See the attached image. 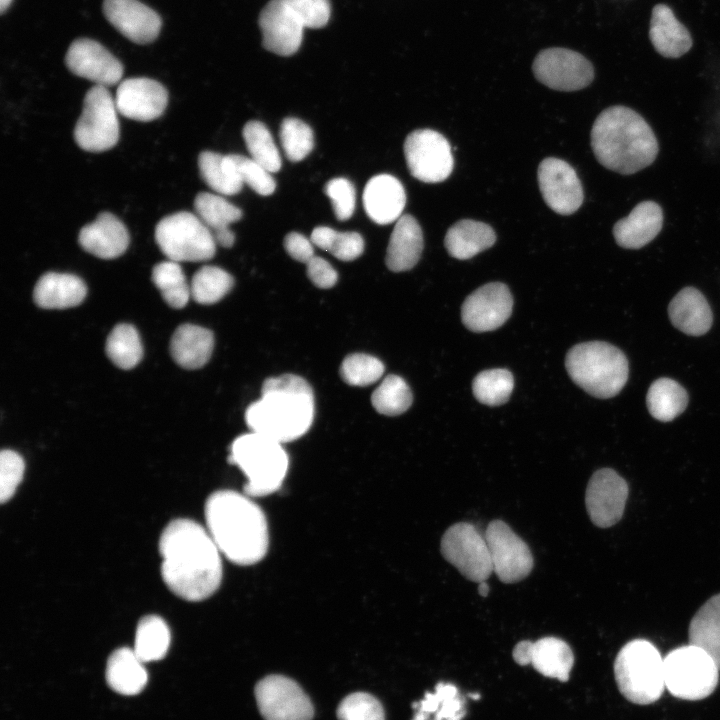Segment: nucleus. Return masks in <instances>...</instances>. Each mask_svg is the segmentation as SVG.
I'll use <instances>...</instances> for the list:
<instances>
[{
	"label": "nucleus",
	"instance_id": "obj_23",
	"mask_svg": "<svg viewBox=\"0 0 720 720\" xmlns=\"http://www.w3.org/2000/svg\"><path fill=\"white\" fill-rule=\"evenodd\" d=\"M103 12L111 25L134 43L148 44L159 35L160 16L138 0H104Z\"/></svg>",
	"mask_w": 720,
	"mask_h": 720
},
{
	"label": "nucleus",
	"instance_id": "obj_42",
	"mask_svg": "<svg viewBox=\"0 0 720 720\" xmlns=\"http://www.w3.org/2000/svg\"><path fill=\"white\" fill-rule=\"evenodd\" d=\"M233 285L234 279L227 271L217 266L204 265L191 280V297L199 304H213L220 301Z\"/></svg>",
	"mask_w": 720,
	"mask_h": 720
},
{
	"label": "nucleus",
	"instance_id": "obj_58",
	"mask_svg": "<svg viewBox=\"0 0 720 720\" xmlns=\"http://www.w3.org/2000/svg\"><path fill=\"white\" fill-rule=\"evenodd\" d=\"M12 0H0V11L4 13L10 6Z\"/></svg>",
	"mask_w": 720,
	"mask_h": 720
},
{
	"label": "nucleus",
	"instance_id": "obj_26",
	"mask_svg": "<svg viewBox=\"0 0 720 720\" xmlns=\"http://www.w3.org/2000/svg\"><path fill=\"white\" fill-rule=\"evenodd\" d=\"M663 211L654 201L637 204L630 214L613 227L616 243L626 249H639L650 243L661 231Z\"/></svg>",
	"mask_w": 720,
	"mask_h": 720
},
{
	"label": "nucleus",
	"instance_id": "obj_7",
	"mask_svg": "<svg viewBox=\"0 0 720 720\" xmlns=\"http://www.w3.org/2000/svg\"><path fill=\"white\" fill-rule=\"evenodd\" d=\"M664 657L648 640L626 643L614 662V675L620 693L630 702L647 705L657 701L666 689Z\"/></svg>",
	"mask_w": 720,
	"mask_h": 720
},
{
	"label": "nucleus",
	"instance_id": "obj_40",
	"mask_svg": "<svg viewBox=\"0 0 720 720\" xmlns=\"http://www.w3.org/2000/svg\"><path fill=\"white\" fill-rule=\"evenodd\" d=\"M198 167L203 181L217 194L231 196L241 191L243 183L232 171L224 155L202 151L198 157Z\"/></svg>",
	"mask_w": 720,
	"mask_h": 720
},
{
	"label": "nucleus",
	"instance_id": "obj_32",
	"mask_svg": "<svg viewBox=\"0 0 720 720\" xmlns=\"http://www.w3.org/2000/svg\"><path fill=\"white\" fill-rule=\"evenodd\" d=\"M495 241L496 235L491 226L480 221L463 219L448 229L444 245L450 256L466 260L490 248Z\"/></svg>",
	"mask_w": 720,
	"mask_h": 720
},
{
	"label": "nucleus",
	"instance_id": "obj_48",
	"mask_svg": "<svg viewBox=\"0 0 720 720\" xmlns=\"http://www.w3.org/2000/svg\"><path fill=\"white\" fill-rule=\"evenodd\" d=\"M226 162L241 182L248 185L253 191L262 196L274 193L276 181L261 164L250 157L243 155H225Z\"/></svg>",
	"mask_w": 720,
	"mask_h": 720
},
{
	"label": "nucleus",
	"instance_id": "obj_55",
	"mask_svg": "<svg viewBox=\"0 0 720 720\" xmlns=\"http://www.w3.org/2000/svg\"><path fill=\"white\" fill-rule=\"evenodd\" d=\"M286 252L296 261L307 263L314 255V244L298 232H291L284 238Z\"/></svg>",
	"mask_w": 720,
	"mask_h": 720
},
{
	"label": "nucleus",
	"instance_id": "obj_28",
	"mask_svg": "<svg viewBox=\"0 0 720 720\" xmlns=\"http://www.w3.org/2000/svg\"><path fill=\"white\" fill-rule=\"evenodd\" d=\"M422 250L423 233L418 221L412 215H402L390 235L385 257L388 269L393 272L412 269Z\"/></svg>",
	"mask_w": 720,
	"mask_h": 720
},
{
	"label": "nucleus",
	"instance_id": "obj_34",
	"mask_svg": "<svg viewBox=\"0 0 720 720\" xmlns=\"http://www.w3.org/2000/svg\"><path fill=\"white\" fill-rule=\"evenodd\" d=\"M412 707V720H462L466 715L465 699L451 683L439 682Z\"/></svg>",
	"mask_w": 720,
	"mask_h": 720
},
{
	"label": "nucleus",
	"instance_id": "obj_30",
	"mask_svg": "<svg viewBox=\"0 0 720 720\" xmlns=\"http://www.w3.org/2000/svg\"><path fill=\"white\" fill-rule=\"evenodd\" d=\"M671 323L685 334H705L712 325V312L703 294L686 287L679 291L668 307Z\"/></svg>",
	"mask_w": 720,
	"mask_h": 720
},
{
	"label": "nucleus",
	"instance_id": "obj_20",
	"mask_svg": "<svg viewBox=\"0 0 720 720\" xmlns=\"http://www.w3.org/2000/svg\"><path fill=\"white\" fill-rule=\"evenodd\" d=\"M168 103L166 88L154 79L133 77L120 82L115 104L122 116L141 122L159 118Z\"/></svg>",
	"mask_w": 720,
	"mask_h": 720
},
{
	"label": "nucleus",
	"instance_id": "obj_3",
	"mask_svg": "<svg viewBox=\"0 0 720 720\" xmlns=\"http://www.w3.org/2000/svg\"><path fill=\"white\" fill-rule=\"evenodd\" d=\"M261 397L248 406V428L280 443L302 437L314 420V393L302 377L284 374L264 381Z\"/></svg>",
	"mask_w": 720,
	"mask_h": 720
},
{
	"label": "nucleus",
	"instance_id": "obj_37",
	"mask_svg": "<svg viewBox=\"0 0 720 720\" xmlns=\"http://www.w3.org/2000/svg\"><path fill=\"white\" fill-rule=\"evenodd\" d=\"M170 641L166 622L157 615H147L138 622L133 650L144 663L157 661L166 655Z\"/></svg>",
	"mask_w": 720,
	"mask_h": 720
},
{
	"label": "nucleus",
	"instance_id": "obj_5",
	"mask_svg": "<svg viewBox=\"0 0 720 720\" xmlns=\"http://www.w3.org/2000/svg\"><path fill=\"white\" fill-rule=\"evenodd\" d=\"M565 366L574 383L601 399L616 396L625 386L629 373L624 353L601 341L573 346L566 355Z\"/></svg>",
	"mask_w": 720,
	"mask_h": 720
},
{
	"label": "nucleus",
	"instance_id": "obj_27",
	"mask_svg": "<svg viewBox=\"0 0 720 720\" xmlns=\"http://www.w3.org/2000/svg\"><path fill=\"white\" fill-rule=\"evenodd\" d=\"M649 37L654 49L663 57L679 58L692 47L687 28L677 20L672 9L665 4L653 7Z\"/></svg>",
	"mask_w": 720,
	"mask_h": 720
},
{
	"label": "nucleus",
	"instance_id": "obj_51",
	"mask_svg": "<svg viewBox=\"0 0 720 720\" xmlns=\"http://www.w3.org/2000/svg\"><path fill=\"white\" fill-rule=\"evenodd\" d=\"M25 470L23 458L17 452L4 449L0 454V500H10L21 482Z\"/></svg>",
	"mask_w": 720,
	"mask_h": 720
},
{
	"label": "nucleus",
	"instance_id": "obj_17",
	"mask_svg": "<svg viewBox=\"0 0 720 720\" xmlns=\"http://www.w3.org/2000/svg\"><path fill=\"white\" fill-rule=\"evenodd\" d=\"M537 178L542 197L554 212L570 215L582 205L584 193L581 181L566 161L545 158L538 166Z\"/></svg>",
	"mask_w": 720,
	"mask_h": 720
},
{
	"label": "nucleus",
	"instance_id": "obj_54",
	"mask_svg": "<svg viewBox=\"0 0 720 720\" xmlns=\"http://www.w3.org/2000/svg\"><path fill=\"white\" fill-rule=\"evenodd\" d=\"M307 276L318 288L333 287L338 279L336 270L325 259L314 256L307 263Z\"/></svg>",
	"mask_w": 720,
	"mask_h": 720
},
{
	"label": "nucleus",
	"instance_id": "obj_56",
	"mask_svg": "<svg viewBox=\"0 0 720 720\" xmlns=\"http://www.w3.org/2000/svg\"><path fill=\"white\" fill-rule=\"evenodd\" d=\"M213 236L215 239L216 244L224 247V248H230L233 246L235 242V235L233 231L230 230V228H225L216 232H213Z\"/></svg>",
	"mask_w": 720,
	"mask_h": 720
},
{
	"label": "nucleus",
	"instance_id": "obj_33",
	"mask_svg": "<svg viewBox=\"0 0 720 720\" xmlns=\"http://www.w3.org/2000/svg\"><path fill=\"white\" fill-rule=\"evenodd\" d=\"M143 663L133 649H116L107 661V683L114 691L123 695L140 693L148 680Z\"/></svg>",
	"mask_w": 720,
	"mask_h": 720
},
{
	"label": "nucleus",
	"instance_id": "obj_57",
	"mask_svg": "<svg viewBox=\"0 0 720 720\" xmlns=\"http://www.w3.org/2000/svg\"><path fill=\"white\" fill-rule=\"evenodd\" d=\"M478 593L482 597H486L489 594V585L486 583V581H482L478 583Z\"/></svg>",
	"mask_w": 720,
	"mask_h": 720
},
{
	"label": "nucleus",
	"instance_id": "obj_38",
	"mask_svg": "<svg viewBox=\"0 0 720 720\" xmlns=\"http://www.w3.org/2000/svg\"><path fill=\"white\" fill-rule=\"evenodd\" d=\"M151 278L169 306L181 309L187 305L191 297L190 285L179 262L168 259L157 263L152 269Z\"/></svg>",
	"mask_w": 720,
	"mask_h": 720
},
{
	"label": "nucleus",
	"instance_id": "obj_2",
	"mask_svg": "<svg viewBox=\"0 0 720 720\" xmlns=\"http://www.w3.org/2000/svg\"><path fill=\"white\" fill-rule=\"evenodd\" d=\"M207 530L222 555L241 565H254L267 554L269 532L262 509L245 493L219 490L205 503Z\"/></svg>",
	"mask_w": 720,
	"mask_h": 720
},
{
	"label": "nucleus",
	"instance_id": "obj_52",
	"mask_svg": "<svg viewBox=\"0 0 720 720\" xmlns=\"http://www.w3.org/2000/svg\"><path fill=\"white\" fill-rule=\"evenodd\" d=\"M330 198L335 216L340 221L348 220L354 213L356 191L354 185L346 178H334L324 188Z\"/></svg>",
	"mask_w": 720,
	"mask_h": 720
},
{
	"label": "nucleus",
	"instance_id": "obj_1",
	"mask_svg": "<svg viewBox=\"0 0 720 720\" xmlns=\"http://www.w3.org/2000/svg\"><path fill=\"white\" fill-rule=\"evenodd\" d=\"M161 574L166 586L187 601H202L219 588L222 559L207 528L191 519L168 523L161 533Z\"/></svg>",
	"mask_w": 720,
	"mask_h": 720
},
{
	"label": "nucleus",
	"instance_id": "obj_13",
	"mask_svg": "<svg viewBox=\"0 0 720 720\" xmlns=\"http://www.w3.org/2000/svg\"><path fill=\"white\" fill-rule=\"evenodd\" d=\"M258 709L265 720H312L313 705L292 679L269 675L255 686Z\"/></svg>",
	"mask_w": 720,
	"mask_h": 720
},
{
	"label": "nucleus",
	"instance_id": "obj_50",
	"mask_svg": "<svg viewBox=\"0 0 720 720\" xmlns=\"http://www.w3.org/2000/svg\"><path fill=\"white\" fill-rule=\"evenodd\" d=\"M336 714L339 720H385L379 700L365 692L346 696L340 702Z\"/></svg>",
	"mask_w": 720,
	"mask_h": 720
},
{
	"label": "nucleus",
	"instance_id": "obj_47",
	"mask_svg": "<svg viewBox=\"0 0 720 720\" xmlns=\"http://www.w3.org/2000/svg\"><path fill=\"white\" fill-rule=\"evenodd\" d=\"M279 136L284 153L292 162L303 160L313 150V131L298 118H285L281 123Z\"/></svg>",
	"mask_w": 720,
	"mask_h": 720
},
{
	"label": "nucleus",
	"instance_id": "obj_53",
	"mask_svg": "<svg viewBox=\"0 0 720 720\" xmlns=\"http://www.w3.org/2000/svg\"><path fill=\"white\" fill-rule=\"evenodd\" d=\"M306 28H322L330 18L329 0H283Z\"/></svg>",
	"mask_w": 720,
	"mask_h": 720
},
{
	"label": "nucleus",
	"instance_id": "obj_21",
	"mask_svg": "<svg viewBox=\"0 0 720 720\" xmlns=\"http://www.w3.org/2000/svg\"><path fill=\"white\" fill-rule=\"evenodd\" d=\"M512 656L517 664L532 665L543 676L561 682L568 681L574 664L570 646L556 637H544L535 642L520 641L515 645Z\"/></svg>",
	"mask_w": 720,
	"mask_h": 720
},
{
	"label": "nucleus",
	"instance_id": "obj_43",
	"mask_svg": "<svg viewBox=\"0 0 720 720\" xmlns=\"http://www.w3.org/2000/svg\"><path fill=\"white\" fill-rule=\"evenodd\" d=\"M196 215L213 232L229 228L242 218V211L220 194L200 192L194 199Z\"/></svg>",
	"mask_w": 720,
	"mask_h": 720
},
{
	"label": "nucleus",
	"instance_id": "obj_10",
	"mask_svg": "<svg viewBox=\"0 0 720 720\" xmlns=\"http://www.w3.org/2000/svg\"><path fill=\"white\" fill-rule=\"evenodd\" d=\"M118 110L115 98L105 86L91 87L83 101L73 136L84 151L99 153L114 147L119 140Z\"/></svg>",
	"mask_w": 720,
	"mask_h": 720
},
{
	"label": "nucleus",
	"instance_id": "obj_18",
	"mask_svg": "<svg viewBox=\"0 0 720 720\" xmlns=\"http://www.w3.org/2000/svg\"><path fill=\"white\" fill-rule=\"evenodd\" d=\"M513 299L508 287L500 282L485 284L471 293L463 302V324L473 332L492 331L510 317Z\"/></svg>",
	"mask_w": 720,
	"mask_h": 720
},
{
	"label": "nucleus",
	"instance_id": "obj_24",
	"mask_svg": "<svg viewBox=\"0 0 720 720\" xmlns=\"http://www.w3.org/2000/svg\"><path fill=\"white\" fill-rule=\"evenodd\" d=\"M80 246L101 259H115L128 248L130 237L124 223L110 212H101L83 226L78 235Z\"/></svg>",
	"mask_w": 720,
	"mask_h": 720
},
{
	"label": "nucleus",
	"instance_id": "obj_29",
	"mask_svg": "<svg viewBox=\"0 0 720 720\" xmlns=\"http://www.w3.org/2000/svg\"><path fill=\"white\" fill-rule=\"evenodd\" d=\"M83 280L73 274L47 272L37 281L33 299L43 309H66L79 305L86 297Z\"/></svg>",
	"mask_w": 720,
	"mask_h": 720
},
{
	"label": "nucleus",
	"instance_id": "obj_45",
	"mask_svg": "<svg viewBox=\"0 0 720 720\" xmlns=\"http://www.w3.org/2000/svg\"><path fill=\"white\" fill-rule=\"evenodd\" d=\"M413 401L412 392L403 378L388 375L371 396L374 409L383 415L396 416L407 411Z\"/></svg>",
	"mask_w": 720,
	"mask_h": 720
},
{
	"label": "nucleus",
	"instance_id": "obj_31",
	"mask_svg": "<svg viewBox=\"0 0 720 720\" xmlns=\"http://www.w3.org/2000/svg\"><path fill=\"white\" fill-rule=\"evenodd\" d=\"M213 348V333L194 324L180 325L170 341L172 358L179 366L189 370L203 367L209 361Z\"/></svg>",
	"mask_w": 720,
	"mask_h": 720
},
{
	"label": "nucleus",
	"instance_id": "obj_4",
	"mask_svg": "<svg viewBox=\"0 0 720 720\" xmlns=\"http://www.w3.org/2000/svg\"><path fill=\"white\" fill-rule=\"evenodd\" d=\"M591 148L605 168L634 174L657 157V138L645 119L631 108L617 105L603 110L591 129Z\"/></svg>",
	"mask_w": 720,
	"mask_h": 720
},
{
	"label": "nucleus",
	"instance_id": "obj_12",
	"mask_svg": "<svg viewBox=\"0 0 720 720\" xmlns=\"http://www.w3.org/2000/svg\"><path fill=\"white\" fill-rule=\"evenodd\" d=\"M404 155L411 175L425 183L446 180L454 166L448 140L431 129H418L407 135Z\"/></svg>",
	"mask_w": 720,
	"mask_h": 720
},
{
	"label": "nucleus",
	"instance_id": "obj_41",
	"mask_svg": "<svg viewBox=\"0 0 720 720\" xmlns=\"http://www.w3.org/2000/svg\"><path fill=\"white\" fill-rule=\"evenodd\" d=\"M242 135L250 158L271 173L281 169L282 160L279 150L264 123L257 120L247 122L243 127Z\"/></svg>",
	"mask_w": 720,
	"mask_h": 720
},
{
	"label": "nucleus",
	"instance_id": "obj_39",
	"mask_svg": "<svg viewBox=\"0 0 720 720\" xmlns=\"http://www.w3.org/2000/svg\"><path fill=\"white\" fill-rule=\"evenodd\" d=\"M105 350L111 362L124 370L135 367L143 356L138 331L126 323L118 324L112 329L106 340Z\"/></svg>",
	"mask_w": 720,
	"mask_h": 720
},
{
	"label": "nucleus",
	"instance_id": "obj_8",
	"mask_svg": "<svg viewBox=\"0 0 720 720\" xmlns=\"http://www.w3.org/2000/svg\"><path fill=\"white\" fill-rule=\"evenodd\" d=\"M663 661L665 687L676 698L701 700L718 685L720 668L711 655L696 645L677 647Z\"/></svg>",
	"mask_w": 720,
	"mask_h": 720
},
{
	"label": "nucleus",
	"instance_id": "obj_14",
	"mask_svg": "<svg viewBox=\"0 0 720 720\" xmlns=\"http://www.w3.org/2000/svg\"><path fill=\"white\" fill-rule=\"evenodd\" d=\"M493 572L506 584L525 579L534 559L528 545L502 520L491 521L485 531Z\"/></svg>",
	"mask_w": 720,
	"mask_h": 720
},
{
	"label": "nucleus",
	"instance_id": "obj_44",
	"mask_svg": "<svg viewBox=\"0 0 720 720\" xmlns=\"http://www.w3.org/2000/svg\"><path fill=\"white\" fill-rule=\"evenodd\" d=\"M310 240L314 246L328 251L342 261H352L360 257L364 251L363 237L357 232H339L330 227H316Z\"/></svg>",
	"mask_w": 720,
	"mask_h": 720
},
{
	"label": "nucleus",
	"instance_id": "obj_59",
	"mask_svg": "<svg viewBox=\"0 0 720 720\" xmlns=\"http://www.w3.org/2000/svg\"><path fill=\"white\" fill-rule=\"evenodd\" d=\"M468 695L470 698H472L474 700H478L481 697L480 694H478V693H469Z\"/></svg>",
	"mask_w": 720,
	"mask_h": 720
},
{
	"label": "nucleus",
	"instance_id": "obj_11",
	"mask_svg": "<svg viewBox=\"0 0 720 720\" xmlns=\"http://www.w3.org/2000/svg\"><path fill=\"white\" fill-rule=\"evenodd\" d=\"M440 551L466 579L480 583L493 572L489 547L485 536L468 522H458L444 532Z\"/></svg>",
	"mask_w": 720,
	"mask_h": 720
},
{
	"label": "nucleus",
	"instance_id": "obj_22",
	"mask_svg": "<svg viewBox=\"0 0 720 720\" xmlns=\"http://www.w3.org/2000/svg\"><path fill=\"white\" fill-rule=\"evenodd\" d=\"M259 26L267 50L289 56L299 49L305 27L283 0L266 4L259 16Z\"/></svg>",
	"mask_w": 720,
	"mask_h": 720
},
{
	"label": "nucleus",
	"instance_id": "obj_9",
	"mask_svg": "<svg viewBox=\"0 0 720 720\" xmlns=\"http://www.w3.org/2000/svg\"><path fill=\"white\" fill-rule=\"evenodd\" d=\"M155 241L162 253L176 262H200L216 252L212 231L201 219L187 211L162 218L155 227Z\"/></svg>",
	"mask_w": 720,
	"mask_h": 720
},
{
	"label": "nucleus",
	"instance_id": "obj_46",
	"mask_svg": "<svg viewBox=\"0 0 720 720\" xmlns=\"http://www.w3.org/2000/svg\"><path fill=\"white\" fill-rule=\"evenodd\" d=\"M513 387V375L506 369L482 371L477 374L472 383L475 398L488 406H499L506 403Z\"/></svg>",
	"mask_w": 720,
	"mask_h": 720
},
{
	"label": "nucleus",
	"instance_id": "obj_16",
	"mask_svg": "<svg viewBox=\"0 0 720 720\" xmlns=\"http://www.w3.org/2000/svg\"><path fill=\"white\" fill-rule=\"evenodd\" d=\"M628 492L627 482L615 470H597L585 492V505L592 523L600 528L618 523L623 516Z\"/></svg>",
	"mask_w": 720,
	"mask_h": 720
},
{
	"label": "nucleus",
	"instance_id": "obj_19",
	"mask_svg": "<svg viewBox=\"0 0 720 720\" xmlns=\"http://www.w3.org/2000/svg\"><path fill=\"white\" fill-rule=\"evenodd\" d=\"M65 63L73 74L95 85H115L123 75L122 63L100 43L88 38L76 39L71 43Z\"/></svg>",
	"mask_w": 720,
	"mask_h": 720
},
{
	"label": "nucleus",
	"instance_id": "obj_36",
	"mask_svg": "<svg viewBox=\"0 0 720 720\" xmlns=\"http://www.w3.org/2000/svg\"><path fill=\"white\" fill-rule=\"evenodd\" d=\"M646 403L650 414L659 421H671L688 403L686 390L670 378H659L648 389Z\"/></svg>",
	"mask_w": 720,
	"mask_h": 720
},
{
	"label": "nucleus",
	"instance_id": "obj_49",
	"mask_svg": "<svg viewBox=\"0 0 720 720\" xmlns=\"http://www.w3.org/2000/svg\"><path fill=\"white\" fill-rule=\"evenodd\" d=\"M383 363L371 355L355 353L348 355L340 366V375L351 386H368L381 378Z\"/></svg>",
	"mask_w": 720,
	"mask_h": 720
},
{
	"label": "nucleus",
	"instance_id": "obj_35",
	"mask_svg": "<svg viewBox=\"0 0 720 720\" xmlns=\"http://www.w3.org/2000/svg\"><path fill=\"white\" fill-rule=\"evenodd\" d=\"M689 643L705 650L720 668V593L695 613L688 629Z\"/></svg>",
	"mask_w": 720,
	"mask_h": 720
},
{
	"label": "nucleus",
	"instance_id": "obj_6",
	"mask_svg": "<svg viewBox=\"0 0 720 720\" xmlns=\"http://www.w3.org/2000/svg\"><path fill=\"white\" fill-rule=\"evenodd\" d=\"M228 461L245 475L244 493L250 497L277 491L289 468V457L282 443L252 431L232 442Z\"/></svg>",
	"mask_w": 720,
	"mask_h": 720
},
{
	"label": "nucleus",
	"instance_id": "obj_25",
	"mask_svg": "<svg viewBox=\"0 0 720 720\" xmlns=\"http://www.w3.org/2000/svg\"><path fill=\"white\" fill-rule=\"evenodd\" d=\"M406 204L402 183L389 174L373 176L363 191V205L369 218L380 225L397 221Z\"/></svg>",
	"mask_w": 720,
	"mask_h": 720
},
{
	"label": "nucleus",
	"instance_id": "obj_15",
	"mask_svg": "<svg viewBox=\"0 0 720 720\" xmlns=\"http://www.w3.org/2000/svg\"><path fill=\"white\" fill-rule=\"evenodd\" d=\"M532 70L536 79L558 91H576L587 87L594 78L591 62L582 54L565 48L542 50Z\"/></svg>",
	"mask_w": 720,
	"mask_h": 720
}]
</instances>
